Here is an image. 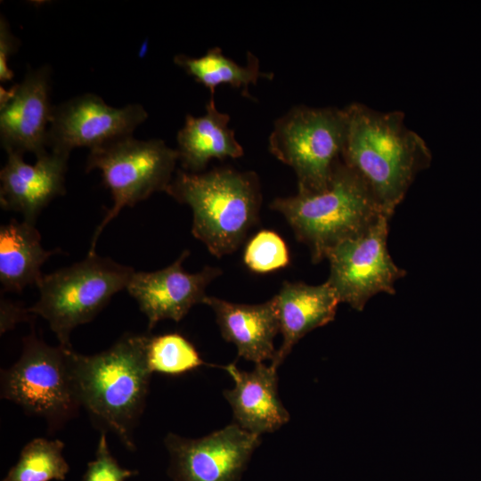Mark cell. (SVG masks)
I'll list each match as a JSON object with an SVG mask.
<instances>
[{"instance_id": "1", "label": "cell", "mask_w": 481, "mask_h": 481, "mask_svg": "<svg viewBox=\"0 0 481 481\" xmlns=\"http://www.w3.org/2000/svg\"><path fill=\"white\" fill-rule=\"evenodd\" d=\"M151 335L124 334L108 349L81 355L72 348L69 363L80 406L101 432H111L130 451L143 412L151 371L147 361Z\"/></svg>"}, {"instance_id": "2", "label": "cell", "mask_w": 481, "mask_h": 481, "mask_svg": "<svg viewBox=\"0 0 481 481\" xmlns=\"http://www.w3.org/2000/svg\"><path fill=\"white\" fill-rule=\"evenodd\" d=\"M345 109L347 127L341 159L392 217L415 176L430 165V150L405 126L399 110L381 112L358 102Z\"/></svg>"}, {"instance_id": "3", "label": "cell", "mask_w": 481, "mask_h": 481, "mask_svg": "<svg viewBox=\"0 0 481 481\" xmlns=\"http://www.w3.org/2000/svg\"><path fill=\"white\" fill-rule=\"evenodd\" d=\"M192 211V233L216 257L237 250L258 219L261 188L255 172L216 167L177 170L166 192Z\"/></svg>"}, {"instance_id": "4", "label": "cell", "mask_w": 481, "mask_h": 481, "mask_svg": "<svg viewBox=\"0 0 481 481\" xmlns=\"http://www.w3.org/2000/svg\"><path fill=\"white\" fill-rule=\"evenodd\" d=\"M270 208L281 213L298 240L319 263L338 244L359 235L387 216L363 178L340 159L327 187L318 192H298L276 198Z\"/></svg>"}, {"instance_id": "5", "label": "cell", "mask_w": 481, "mask_h": 481, "mask_svg": "<svg viewBox=\"0 0 481 481\" xmlns=\"http://www.w3.org/2000/svg\"><path fill=\"white\" fill-rule=\"evenodd\" d=\"M135 271L96 253L68 267L43 274L38 300L28 312L49 324L61 346L72 347L70 334L91 322L118 292L126 289Z\"/></svg>"}, {"instance_id": "6", "label": "cell", "mask_w": 481, "mask_h": 481, "mask_svg": "<svg viewBox=\"0 0 481 481\" xmlns=\"http://www.w3.org/2000/svg\"><path fill=\"white\" fill-rule=\"evenodd\" d=\"M346 127L345 108L296 105L274 121L268 150L294 170L298 192H318L341 159Z\"/></svg>"}, {"instance_id": "7", "label": "cell", "mask_w": 481, "mask_h": 481, "mask_svg": "<svg viewBox=\"0 0 481 481\" xmlns=\"http://www.w3.org/2000/svg\"><path fill=\"white\" fill-rule=\"evenodd\" d=\"M179 159L176 149L161 139L123 137L89 151L86 170L98 169L110 190L112 207L92 238L89 254L95 253L99 236L125 207H133L157 192H166Z\"/></svg>"}, {"instance_id": "8", "label": "cell", "mask_w": 481, "mask_h": 481, "mask_svg": "<svg viewBox=\"0 0 481 481\" xmlns=\"http://www.w3.org/2000/svg\"><path fill=\"white\" fill-rule=\"evenodd\" d=\"M70 348L52 346L32 330L18 361L1 371V397L44 419L52 429L63 426L81 407L69 368Z\"/></svg>"}, {"instance_id": "9", "label": "cell", "mask_w": 481, "mask_h": 481, "mask_svg": "<svg viewBox=\"0 0 481 481\" xmlns=\"http://www.w3.org/2000/svg\"><path fill=\"white\" fill-rule=\"evenodd\" d=\"M381 216L369 229L348 239L329 251L327 282L340 303L362 311L366 303L379 293L395 294V283L405 276L387 250L388 221Z\"/></svg>"}, {"instance_id": "10", "label": "cell", "mask_w": 481, "mask_h": 481, "mask_svg": "<svg viewBox=\"0 0 481 481\" xmlns=\"http://www.w3.org/2000/svg\"><path fill=\"white\" fill-rule=\"evenodd\" d=\"M147 118L148 112L140 103L115 108L97 94H84L54 105L47 147L50 151L67 155L76 148L90 151L133 135Z\"/></svg>"}, {"instance_id": "11", "label": "cell", "mask_w": 481, "mask_h": 481, "mask_svg": "<svg viewBox=\"0 0 481 481\" xmlns=\"http://www.w3.org/2000/svg\"><path fill=\"white\" fill-rule=\"evenodd\" d=\"M164 441L173 481H239L261 443L236 423L197 439L168 433Z\"/></svg>"}, {"instance_id": "12", "label": "cell", "mask_w": 481, "mask_h": 481, "mask_svg": "<svg viewBox=\"0 0 481 481\" xmlns=\"http://www.w3.org/2000/svg\"><path fill=\"white\" fill-rule=\"evenodd\" d=\"M51 75L48 65L28 68L11 90L1 88L0 142L6 152H30L38 158L49 151L47 132L54 108Z\"/></svg>"}, {"instance_id": "13", "label": "cell", "mask_w": 481, "mask_h": 481, "mask_svg": "<svg viewBox=\"0 0 481 481\" xmlns=\"http://www.w3.org/2000/svg\"><path fill=\"white\" fill-rule=\"evenodd\" d=\"M189 255L183 250L163 269L133 273L126 289L146 316L149 330L162 320L179 322L193 306L203 304L207 287L222 273L211 266L194 273L185 272L183 263Z\"/></svg>"}, {"instance_id": "14", "label": "cell", "mask_w": 481, "mask_h": 481, "mask_svg": "<svg viewBox=\"0 0 481 481\" xmlns=\"http://www.w3.org/2000/svg\"><path fill=\"white\" fill-rule=\"evenodd\" d=\"M6 153L7 160L0 171L1 208L20 213L24 221L35 224L41 211L65 193L69 155L49 151L29 165L23 154Z\"/></svg>"}, {"instance_id": "15", "label": "cell", "mask_w": 481, "mask_h": 481, "mask_svg": "<svg viewBox=\"0 0 481 481\" xmlns=\"http://www.w3.org/2000/svg\"><path fill=\"white\" fill-rule=\"evenodd\" d=\"M234 381L224 395L232 410L237 425L260 436L272 433L289 420V413L278 394L277 368L257 363L250 371L240 370L235 363L223 367Z\"/></svg>"}, {"instance_id": "16", "label": "cell", "mask_w": 481, "mask_h": 481, "mask_svg": "<svg viewBox=\"0 0 481 481\" xmlns=\"http://www.w3.org/2000/svg\"><path fill=\"white\" fill-rule=\"evenodd\" d=\"M203 304L213 310L222 337L236 346L239 357L255 364L274 359L280 324L273 298L248 305L207 296Z\"/></svg>"}, {"instance_id": "17", "label": "cell", "mask_w": 481, "mask_h": 481, "mask_svg": "<svg viewBox=\"0 0 481 481\" xmlns=\"http://www.w3.org/2000/svg\"><path fill=\"white\" fill-rule=\"evenodd\" d=\"M273 298L282 335V343L271 362L278 368L305 335L334 320L340 301L327 281L316 286L284 281Z\"/></svg>"}, {"instance_id": "18", "label": "cell", "mask_w": 481, "mask_h": 481, "mask_svg": "<svg viewBox=\"0 0 481 481\" xmlns=\"http://www.w3.org/2000/svg\"><path fill=\"white\" fill-rule=\"evenodd\" d=\"M205 109L200 117L187 114L176 135L178 161L186 172L202 173L212 159H237L244 154L234 131L228 127L230 116L216 109L214 94Z\"/></svg>"}, {"instance_id": "19", "label": "cell", "mask_w": 481, "mask_h": 481, "mask_svg": "<svg viewBox=\"0 0 481 481\" xmlns=\"http://www.w3.org/2000/svg\"><path fill=\"white\" fill-rule=\"evenodd\" d=\"M55 250H46L35 224L12 219L0 227V282L4 291L21 292L37 285L43 264Z\"/></svg>"}, {"instance_id": "20", "label": "cell", "mask_w": 481, "mask_h": 481, "mask_svg": "<svg viewBox=\"0 0 481 481\" xmlns=\"http://www.w3.org/2000/svg\"><path fill=\"white\" fill-rule=\"evenodd\" d=\"M247 64H237L226 57L218 46L210 48L200 57H191L183 53L174 57V62L186 74L192 77L214 94L220 85H229L240 90L241 94L251 98L249 86L256 85L260 78L272 79L273 73L262 72L259 60L252 53H247Z\"/></svg>"}, {"instance_id": "21", "label": "cell", "mask_w": 481, "mask_h": 481, "mask_svg": "<svg viewBox=\"0 0 481 481\" xmlns=\"http://www.w3.org/2000/svg\"><path fill=\"white\" fill-rule=\"evenodd\" d=\"M63 449L64 444L59 439L37 437L29 441L2 481L64 480L69 466Z\"/></svg>"}, {"instance_id": "22", "label": "cell", "mask_w": 481, "mask_h": 481, "mask_svg": "<svg viewBox=\"0 0 481 481\" xmlns=\"http://www.w3.org/2000/svg\"><path fill=\"white\" fill-rule=\"evenodd\" d=\"M147 361L151 372L179 375L207 365L195 346L178 333L151 336Z\"/></svg>"}, {"instance_id": "23", "label": "cell", "mask_w": 481, "mask_h": 481, "mask_svg": "<svg viewBox=\"0 0 481 481\" xmlns=\"http://www.w3.org/2000/svg\"><path fill=\"white\" fill-rule=\"evenodd\" d=\"M243 262L250 271L266 273L286 267L289 264V252L278 233L262 230L247 243Z\"/></svg>"}, {"instance_id": "24", "label": "cell", "mask_w": 481, "mask_h": 481, "mask_svg": "<svg viewBox=\"0 0 481 481\" xmlns=\"http://www.w3.org/2000/svg\"><path fill=\"white\" fill-rule=\"evenodd\" d=\"M106 434L101 432L95 457L87 463L82 481H126L138 474L137 470L125 469L118 464L109 449Z\"/></svg>"}, {"instance_id": "25", "label": "cell", "mask_w": 481, "mask_h": 481, "mask_svg": "<svg viewBox=\"0 0 481 481\" xmlns=\"http://www.w3.org/2000/svg\"><path fill=\"white\" fill-rule=\"evenodd\" d=\"M19 47V40L12 33L9 23L4 16L0 19V81L4 83L13 78L14 73L8 66L10 57Z\"/></svg>"}, {"instance_id": "26", "label": "cell", "mask_w": 481, "mask_h": 481, "mask_svg": "<svg viewBox=\"0 0 481 481\" xmlns=\"http://www.w3.org/2000/svg\"><path fill=\"white\" fill-rule=\"evenodd\" d=\"M28 309L1 299V334L12 329L17 322L28 318Z\"/></svg>"}]
</instances>
